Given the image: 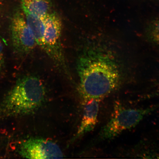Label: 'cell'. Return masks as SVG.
<instances>
[{"mask_svg":"<svg viewBox=\"0 0 159 159\" xmlns=\"http://www.w3.org/2000/svg\"><path fill=\"white\" fill-rule=\"evenodd\" d=\"M118 60L110 49L93 48L83 54L77 62L80 91L84 100L101 99L120 85L122 71Z\"/></svg>","mask_w":159,"mask_h":159,"instance_id":"cell-1","label":"cell"},{"mask_svg":"<svg viewBox=\"0 0 159 159\" xmlns=\"http://www.w3.org/2000/svg\"><path fill=\"white\" fill-rule=\"evenodd\" d=\"M45 95L44 85L38 77H23L6 95L2 103V112L8 116L30 114L41 106Z\"/></svg>","mask_w":159,"mask_h":159,"instance_id":"cell-2","label":"cell"},{"mask_svg":"<svg viewBox=\"0 0 159 159\" xmlns=\"http://www.w3.org/2000/svg\"><path fill=\"white\" fill-rule=\"evenodd\" d=\"M156 108V106L145 108H126L116 103L110 119L101 129L99 138L102 140H112L125 131L136 126Z\"/></svg>","mask_w":159,"mask_h":159,"instance_id":"cell-3","label":"cell"},{"mask_svg":"<svg viewBox=\"0 0 159 159\" xmlns=\"http://www.w3.org/2000/svg\"><path fill=\"white\" fill-rule=\"evenodd\" d=\"M43 27V44L44 51L56 65L59 68H67L61 42L62 23L59 16L51 11L42 17Z\"/></svg>","mask_w":159,"mask_h":159,"instance_id":"cell-4","label":"cell"},{"mask_svg":"<svg viewBox=\"0 0 159 159\" xmlns=\"http://www.w3.org/2000/svg\"><path fill=\"white\" fill-rule=\"evenodd\" d=\"M19 152L29 159L61 158L63 154L60 148L52 141L44 139L32 138L21 143Z\"/></svg>","mask_w":159,"mask_h":159,"instance_id":"cell-5","label":"cell"},{"mask_svg":"<svg viewBox=\"0 0 159 159\" xmlns=\"http://www.w3.org/2000/svg\"><path fill=\"white\" fill-rule=\"evenodd\" d=\"M12 43L15 49L22 54L32 51L37 44L27 25L25 16L19 11L16 12L11 24Z\"/></svg>","mask_w":159,"mask_h":159,"instance_id":"cell-6","label":"cell"},{"mask_svg":"<svg viewBox=\"0 0 159 159\" xmlns=\"http://www.w3.org/2000/svg\"><path fill=\"white\" fill-rule=\"evenodd\" d=\"M99 99H89L85 100L82 120L73 140H76L94 129L98 121Z\"/></svg>","mask_w":159,"mask_h":159,"instance_id":"cell-7","label":"cell"},{"mask_svg":"<svg viewBox=\"0 0 159 159\" xmlns=\"http://www.w3.org/2000/svg\"><path fill=\"white\" fill-rule=\"evenodd\" d=\"M24 13L42 17L50 12L52 4L51 0H21Z\"/></svg>","mask_w":159,"mask_h":159,"instance_id":"cell-8","label":"cell"},{"mask_svg":"<svg viewBox=\"0 0 159 159\" xmlns=\"http://www.w3.org/2000/svg\"><path fill=\"white\" fill-rule=\"evenodd\" d=\"M24 14L27 25L35 39L37 45L42 48L43 44V24L41 17L28 13Z\"/></svg>","mask_w":159,"mask_h":159,"instance_id":"cell-9","label":"cell"},{"mask_svg":"<svg viewBox=\"0 0 159 159\" xmlns=\"http://www.w3.org/2000/svg\"><path fill=\"white\" fill-rule=\"evenodd\" d=\"M148 38L152 42L159 45V20H155L151 22L146 30Z\"/></svg>","mask_w":159,"mask_h":159,"instance_id":"cell-10","label":"cell"},{"mask_svg":"<svg viewBox=\"0 0 159 159\" xmlns=\"http://www.w3.org/2000/svg\"><path fill=\"white\" fill-rule=\"evenodd\" d=\"M3 45L0 41V70L3 64Z\"/></svg>","mask_w":159,"mask_h":159,"instance_id":"cell-11","label":"cell"}]
</instances>
